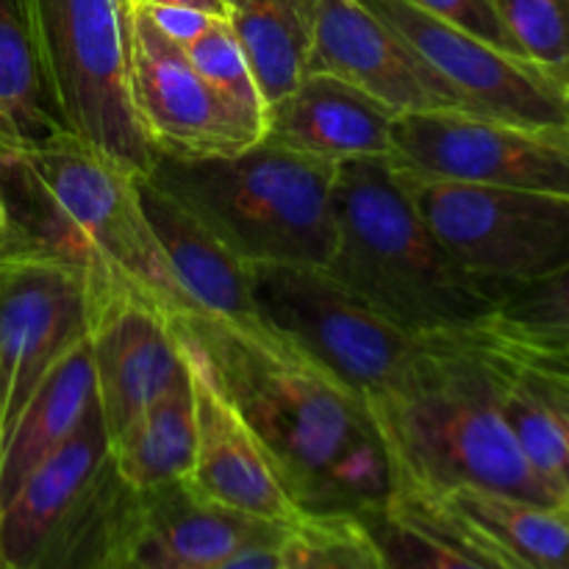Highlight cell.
<instances>
[{"mask_svg":"<svg viewBox=\"0 0 569 569\" xmlns=\"http://www.w3.org/2000/svg\"><path fill=\"white\" fill-rule=\"evenodd\" d=\"M189 367L248 426L300 517H361L395 495L370 406L259 317L170 315Z\"/></svg>","mask_w":569,"mask_h":569,"instance_id":"1","label":"cell"},{"mask_svg":"<svg viewBox=\"0 0 569 569\" xmlns=\"http://www.w3.org/2000/svg\"><path fill=\"white\" fill-rule=\"evenodd\" d=\"M476 328L422 337L400 381L367 400L387 448L395 495L437 498L470 487L537 506H567L511 437Z\"/></svg>","mask_w":569,"mask_h":569,"instance_id":"2","label":"cell"},{"mask_svg":"<svg viewBox=\"0 0 569 569\" xmlns=\"http://www.w3.org/2000/svg\"><path fill=\"white\" fill-rule=\"evenodd\" d=\"M333 226L328 276L409 337L470 331L498 311L439 244L389 159L337 167Z\"/></svg>","mask_w":569,"mask_h":569,"instance_id":"3","label":"cell"},{"mask_svg":"<svg viewBox=\"0 0 569 569\" xmlns=\"http://www.w3.org/2000/svg\"><path fill=\"white\" fill-rule=\"evenodd\" d=\"M337 167L259 139L228 156L156 153L148 181L192 211L242 264L326 267Z\"/></svg>","mask_w":569,"mask_h":569,"instance_id":"4","label":"cell"},{"mask_svg":"<svg viewBox=\"0 0 569 569\" xmlns=\"http://www.w3.org/2000/svg\"><path fill=\"white\" fill-rule=\"evenodd\" d=\"M450 259L500 306L569 267V198L398 170Z\"/></svg>","mask_w":569,"mask_h":569,"instance_id":"5","label":"cell"},{"mask_svg":"<svg viewBox=\"0 0 569 569\" xmlns=\"http://www.w3.org/2000/svg\"><path fill=\"white\" fill-rule=\"evenodd\" d=\"M20 156L81 239L94 267L92 295L128 283L167 315L194 309L144 217L137 172L72 133L20 150Z\"/></svg>","mask_w":569,"mask_h":569,"instance_id":"6","label":"cell"},{"mask_svg":"<svg viewBox=\"0 0 569 569\" xmlns=\"http://www.w3.org/2000/svg\"><path fill=\"white\" fill-rule=\"evenodd\" d=\"M56 100L72 137L137 176L153 161L128 94V17L117 0H31Z\"/></svg>","mask_w":569,"mask_h":569,"instance_id":"7","label":"cell"},{"mask_svg":"<svg viewBox=\"0 0 569 569\" xmlns=\"http://www.w3.org/2000/svg\"><path fill=\"white\" fill-rule=\"evenodd\" d=\"M248 278L256 317L365 400L392 389L420 348L326 267L253 264Z\"/></svg>","mask_w":569,"mask_h":569,"instance_id":"8","label":"cell"},{"mask_svg":"<svg viewBox=\"0 0 569 569\" xmlns=\"http://www.w3.org/2000/svg\"><path fill=\"white\" fill-rule=\"evenodd\" d=\"M395 170L569 198V128H533L459 109L395 117Z\"/></svg>","mask_w":569,"mask_h":569,"instance_id":"9","label":"cell"},{"mask_svg":"<svg viewBox=\"0 0 569 569\" xmlns=\"http://www.w3.org/2000/svg\"><path fill=\"white\" fill-rule=\"evenodd\" d=\"M128 94L153 153L228 156L264 139V128L222 98L153 11L133 3L126 31Z\"/></svg>","mask_w":569,"mask_h":569,"instance_id":"10","label":"cell"},{"mask_svg":"<svg viewBox=\"0 0 569 569\" xmlns=\"http://www.w3.org/2000/svg\"><path fill=\"white\" fill-rule=\"evenodd\" d=\"M89 326L92 287L78 267L37 253L0 256V442Z\"/></svg>","mask_w":569,"mask_h":569,"instance_id":"11","label":"cell"},{"mask_svg":"<svg viewBox=\"0 0 569 569\" xmlns=\"http://www.w3.org/2000/svg\"><path fill=\"white\" fill-rule=\"evenodd\" d=\"M361 3L461 94L470 114L533 128H569L559 87L531 61L503 53L409 0Z\"/></svg>","mask_w":569,"mask_h":569,"instance_id":"12","label":"cell"},{"mask_svg":"<svg viewBox=\"0 0 569 569\" xmlns=\"http://www.w3.org/2000/svg\"><path fill=\"white\" fill-rule=\"evenodd\" d=\"M89 353L111 439L189 372L170 315L128 283L92 295Z\"/></svg>","mask_w":569,"mask_h":569,"instance_id":"13","label":"cell"},{"mask_svg":"<svg viewBox=\"0 0 569 569\" xmlns=\"http://www.w3.org/2000/svg\"><path fill=\"white\" fill-rule=\"evenodd\" d=\"M306 72L342 78L381 100L395 114L467 111L461 94L361 0H311V53Z\"/></svg>","mask_w":569,"mask_h":569,"instance_id":"14","label":"cell"},{"mask_svg":"<svg viewBox=\"0 0 569 569\" xmlns=\"http://www.w3.org/2000/svg\"><path fill=\"white\" fill-rule=\"evenodd\" d=\"M392 500L495 569H569V506H537L470 487Z\"/></svg>","mask_w":569,"mask_h":569,"instance_id":"15","label":"cell"},{"mask_svg":"<svg viewBox=\"0 0 569 569\" xmlns=\"http://www.w3.org/2000/svg\"><path fill=\"white\" fill-rule=\"evenodd\" d=\"M142 495L128 569H211L256 548H281L292 526L256 520L203 498L189 481Z\"/></svg>","mask_w":569,"mask_h":569,"instance_id":"16","label":"cell"},{"mask_svg":"<svg viewBox=\"0 0 569 569\" xmlns=\"http://www.w3.org/2000/svg\"><path fill=\"white\" fill-rule=\"evenodd\" d=\"M395 111L342 78L306 72L298 87L267 106L264 139L317 161L389 159Z\"/></svg>","mask_w":569,"mask_h":569,"instance_id":"17","label":"cell"},{"mask_svg":"<svg viewBox=\"0 0 569 569\" xmlns=\"http://www.w3.org/2000/svg\"><path fill=\"white\" fill-rule=\"evenodd\" d=\"M189 376L198 420V445L189 483L203 498L239 515L276 526H295L300 520L298 506L287 495L253 433L194 367H189Z\"/></svg>","mask_w":569,"mask_h":569,"instance_id":"18","label":"cell"},{"mask_svg":"<svg viewBox=\"0 0 569 569\" xmlns=\"http://www.w3.org/2000/svg\"><path fill=\"white\" fill-rule=\"evenodd\" d=\"M109 456L111 437L100 406L94 403L83 426L37 467L0 509V559L14 569L31 567L61 511L94 481Z\"/></svg>","mask_w":569,"mask_h":569,"instance_id":"19","label":"cell"},{"mask_svg":"<svg viewBox=\"0 0 569 569\" xmlns=\"http://www.w3.org/2000/svg\"><path fill=\"white\" fill-rule=\"evenodd\" d=\"M137 189L156 242L194 309L231 320L256 317L248 264L148 176L137 178Z\"/></svg>","mask_w":569,"mask_h":569,"instance_id":"20","label":"cell"},{"mask_svg":"<svg viewBox=\"0 0 569 569\" xmlns=\"http://www.w3.org/2000/svg\"><path fill=\"white\" fill-rule=\"evenodd\" d=\"M98 403L89 337L42 378L0 442V509L28 476L59 450Z\"/></svg>","mask_w":569,"mask_h":569,"instance_id":"21","label":"cell"},{"mask_svg":"<svg viewBox=\"0 0 569 569\" xmlns=\"http://www.w3.org/2000/svg\"><path fill=\"white\" fill-rule=\"evenodd\" d=\"M142 495L106 461L94 481L61 511L28 569H126Z\"/></svg>","mask_w":569,"mask_h":569,"instance_id":"22","label":"cell"},{"mask_svg":"<svg viewBox=\"0 0 569 569\" xmlns=\"http://www.w3.org/2000/svg\"><path fill=\"white\" fill-rule=\"evenodd\" d=\"M0 120L20 150L70 133L39 48L31 0H0Z\"/></svg>","mask_w":569,"mask_h":569,"instance_id":"23","label":"cell"},{"mask_svg":"<svg viewBox=\"0 0 569 569\" xmlns=\"http://www.w3.org/2000/svg\"><path fill=\"white\" fill-rule=\"evenodd\" d=\"M194 445L198 420L192 376L187 372L170 392L161 395L111 439V461L137 492H150L167 483L189 481Z\"/></svg>","mask_w":569,"mask_h":569,"instance_id":"24","label":"cell"},{"mask_svg":"<svg viewBox=\"0 0 569 569\" xmlns=\"http://www.w3.org/2000/svg\"><path fill=\"white\" fill-rule=\"evenodd\" d=\"M228 17L267 106L292 92L311 53V0H226Z\"/></svg>","mask_w":569,"mask_h":569,"instance_id":"25","label":"cell"},{"mask_svg":"<svg viewBox=\"0 0 569 569\" xmlns=\"http://www.w3.org/2000/svg\"><path fill=\"white\" fill-rule=\"evenodd\" d=\"M487 326L522 353L569 370V267L506 300Z\"/></svg>","mask_w":569,"mask_h":569,"instance_id":"26","label":"cell"},{"mask_svg":"<svg viewBox=\"0 0 569 569\" xmlns=\"http://www.w3.org/2000/svg\"><path fill=\"white\" fill-rule=\"evenodd\" d=\"M383 569H495L398 500L359 517Z\"/></svg>","mask_w":569,"mask_h":569,"instance_id":"27","label":"cell"},{"mask_svg":"<svg viewBox=\"0 0 569 569\" xmlns=\"http://www.w3.org/2000/svg\"><path fill=\"white\" fill-rule=\"evenodd\" d=\"M192 61L194 70L217 89L226 100H231L244 117L264 128L267 103L259 92L253 70H250L244 50L226 17H206L189 37L178 39Z\"/></svg>","mask_w":569,"mask_h":569,"instance_id":"28","label":"cell"},{"mask_svg":"<svg viewBox=\"0 0 569 569\" xmlns=\"http://www.w3.org/2000/svg\"><path fill=\"white\" fill-rule=\"evenodd\" d=\"M281 569H383L359 517H300L283 537Z\"/></svg>","mask_w":569,"mask_h":569,"instance_id":"29","label":"cell"},{"mask_svg":"<svg viewBox=\"0 0 569 569\" xmlns=\"http://www.w3.org/2000/svg\"><path fill=\"white\" fill-rule=\"evenodd\" d=\"M506 31L548 76L569 67V0H492Z\"/></svg>","mask_w":569,"mask_h":569,"instance_id":"30","label":"cell"},{"mask_svg":"<svg viewBox=\"0 0 569 569\" xmlns=\"http://www.w3.org/2000/svg\"><path fill=\"white\" fill-rule=\"evenodd\" d=\"M409 3L428 11V14L439 17V20L450 22V26L461 28V31L472 33V37L483 39V42L503 50V53L526 59L522 50L517 48L515 39H511V33L506 31L503 20H500L492 0H409Z\"/></svg>","mask_w":569,"mask_h":569,"instance_id":"31","label":"cell"},{"mask_svg":"<svg viewBox=\"0 0 569 569\" xmlns=\"http://www.w3.org/2000/svg\"><path fill=\"white\" fill-rule=\"evenodd\" d=\"M211 569H281V556H278V548H256Z\"/></svg>","mask_w":569,"mask_h":569,"instance_id":"32","label":"cell"},{"mask_svg":"<svg viewBox=\"0 0 569 569\" xmlns=\"http://www.w3.org/2000/svg\"><path fill=\"white\" fill-rule=\"evenodd\" d=\"M144 6H156V9H183L194 11L203 17H228L226 0H139Z\"/></svg>","mask_w":569,"mask_h":569,"instance_id":"33","label":"cell"},{"mask_svg":"<svg viewBox=\"0 0 569 569\" xmlns=\"http://www.w3.org/2000/svg\"><path fill=\"white\" fill-rule=\"evenodd\" d=\"M550 78H553V83H556V87H559V94H561V103H565V111H567V120H569V67H567V70L556 72V76H550Z\"/></svg>","mask_w":569,"mask_h":569,"instance_id":"34","label":"cell"},{"mask_svg":"<svg viewBox=\"0 0 569 569\" xmlns=\"http://www.w3.org/2000/svg\"><path fill=\"white\" fill-rule=\"evenodd\" d=\"M6 233H9V222H6V209L3 203H0V256H3L6 250Z\"/></svg>","mask_w":569,"mask_h":569,"instance_id":"35","label":"cell"},{"mask_svg":"<svg viewBox=\"0 0 569 569\" xmlns=\"http://www.w3.org/2000/svg\"><path fill=\"white\" fill-rule=\"evenodd\" d=\"M117 3H120V9L126 11V17L131 14V9H133V3H131V0H117Z\"/></svg>","mask_w":569,"mask_h":569,"instance_id":"36","label":"cell"},{"mask_svg":"<svg viewBox=\"0 0 569 569\" xmlns=\"http://www.w3.org/2000/svg\"><path fill=\"white\" fill-rule=\"evenodd\" d=\"M0 569H14V567H9L3 559H0Z\"/></svg>","mask_w":569,"mask_h":569,"instance_id":"37","label":"cell"},{"mask_svg":"<svg viewBox=\"0 0 569 569\" xmlns=\"http://www.w3.org/2000/svg\"><path fill=\"white\" fill-rule=\"evenodd\" d=\"M131 3H139V0H131Z\"/></svg>","mask_w":569,"mask_h":569,"instance_id":"38","label":"cell"},{"mask_svg":"<svg viewBox=\"0 0 569 569\" xmlns=\"http://www.w3.org/2000/svg\"><path fill=\"white\" fill-rule=\"evenodd\" d=\"M126 569H128V567H126Z\"/></svg>","mask_w":569,"mask_h":569,"instance_id":"39","label":"cell"}]
</instances>
